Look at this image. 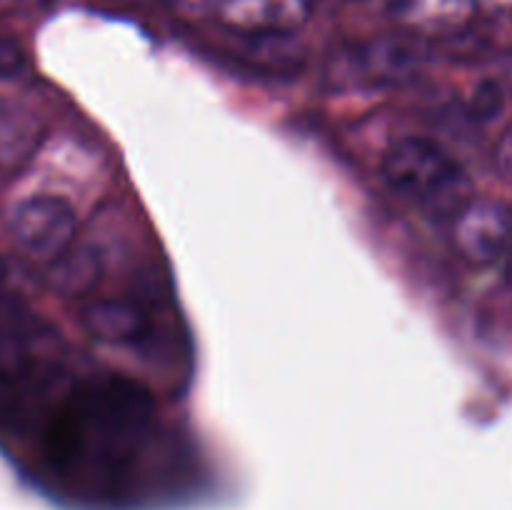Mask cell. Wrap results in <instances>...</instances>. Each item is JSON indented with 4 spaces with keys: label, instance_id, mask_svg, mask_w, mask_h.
<instances>
[{
    "label": "cell",
    "instance_id": "cell-1",
    "mask_svg": "<svg viewBox=\"0 0 512 510\" xmlns=\"http://www.w3.org/2000/svg\"><path fill=\"white\" fill-rule=\"evenodd\" d=\"M148 423V400L128 383H90L65 400L50 425L48 450L58 468L110 475L128 463Z\"/></svg>",
    "mask_w": 512,
    "mask_h": 510
},
{
    "label": "cell",
    "instance_id": "cell-2",
    "mask_svg": "<svg viewBox=\"0 0 512 510\" xmlns=\"http://www.w3.org/2000/svg\"><path fill=\"white\" fill-rule=\"evenodd\" d=\"M383 175L400 198L440 220H453L475 198L465 165L423 135L395 140L383 158Z\"/></svg>",
    "mask_w": 512,
    "mask_h": 510
},
{
    "label": "cell",
    "instance_id": "cell-3",
    "mask_svg": "<svg viewBox=\"0 0 512 510\" xmlns=\"http://www.w3.org/2000/svg\"><path fill=\"white\" fill-rule=\"evenodd\" d=\"M65 348L50 325L25 310L0 313V393L10 400H33L60 373Z\"/></svg>",
    "mask_w": 512,
    "mask_h": 510
},
{
    "label": "cell",
    "instance_id": "cell-4",
    "mask_svg": "<svg viewBox=\"0 0 512 510\" xmlns=\"http://www.w3.org/2000/svg\"><path fill=\"white\" fill-rule=\"evenodd\" d=\"M8 230L13 243L28 258L53 265L73 250L78 238V213L60 195H30L13 208Z\"/></svg>",
    "mask_w": 512,
    "mask_h": 510
},
{
    "label": "cell",
    "instance_id": "cell-5",
    "mask_svg": "<svg viewBox=\"0 0 512 510\" xmlns=\"http://www.w3.org/2000/svg\"><path fill=\"white\" fill-rule=\"evenodd\" d=\"M455 248L475 265L503 260L512 240V208L498 198L475 195L453 218Z\"/></svg>",
    "mask_w": 512,
    "mask_h": 510
},
{
    "label": "cell",
    "instance_id": "cell-6",
    "mask_svg": "<svg viewBox=\"0 0 512 510\" xmlns=\"http://www.w3.org/2000/svg\"><path fill=\"white\" fill-rule=\"evenodd\" d=\"M215 13L240 35H293L310 18V0H218Z\"/></svg>",
    "mask_w": 512,
    "mask_h": 510
},
{
    "label": "cell",
    "instance_id": "cell-7",
    "mask_svg": "<svg viewBox=\"0 0 512 510\" xmlns=\"http://www.w3.org/2000/svg\"><path fill=\"white\" fill-rule=\"evenodd\" d=\"M80 320H83L85 330L93 338L110 345L135 343L148 330V315H145V310L130 303V300L120 298L93 300V303L83 308Z\"/></svg>",
    "mask_w": 512,
    "mask_h": 510
},
{
    "label": "cell",
    "instance_id": "cell-8",
    "mask_svg": "<svg viewBox=\"0 0 512 510\" xmlns=\"http://www.w3.org/2000/svg\"><path fill=\"white\" fill-rule=\"evenodd\" d=\"M45 128L30 110L0 103V170L13 173L23 168L43 143Z\"/></svg>",
    "mask_w": 512,
    "mask_h": 510
},
{
    "label": "cell",
    "instance_id": "cell-9",
    "mask_svg": "<svg viewBox=\"0 0 512 510\" xmlns=\"http://www.w3.org/2000/svg\"><path fill=\"white\" fill-rule=\"evenodd\" d=\"M100 273V263L95 253L80 248L70 250L63 258L50 265V285L63 295H80L95 283Z\"/></svg>",
    "mask_w": 512,
    "mask_h": 510
},
{
    "label": "cell",
    "instance_id": "cell-10",
    "mask_svg": "<svg viewBox=\"0 0 512 510\" xmlns=\"http://www.w3.org/2000/svg\"><path fill=\"white\" fill-rule=\"evenodd\" d=\"M28 65L23 48L15 40L0 35V78H18Z\"/></svg>",
    "mask_w": 512,
    "mask_h": 510
},
{
    "label": "cell",
    "instance_id": "cell-11",
    "mask_svg": "<svg viewBox=\"0 0 512 510\" xmlns=\"http://www.w3.org/2000/svg\"><path fill=\"white\" fill-rule=\"evenodd\" d=\"M498 160H500V165H503L505 170H510V173H512V125L508 130H505L503 138H500Z\"/></svg>",
    "mask_w": 512,
    "mask_h": 510
},
{
    "label": "cell",
    "instance_id": "cell-12",
    "mask_svg": "<svg viewBox=\"0 0 512 510\" xmlns=\"http://www.w3.org/2000/svg\"><path fill=\"white\" fill-rule=\"evenodd\" d=\"M500 263H503V273H505V278H508L510 283H512V240H510L508 250H505V255H503V260H500Z\"/></svg>",
    "mask_w": 512,
    "mask_h": 510
},
{
    "label": "cell",
    "instance_id": "cell-13",
    "mask_svg": "<svg viewBox=\"0 0 512 510\" xmlns=\"http://www.w3.org/2000/svg\"><path fill=\"white\" fill-rule=\"evenodd\" d=\"M5 278V265H3V260H0V280Z\"/></svg>",
    "mask_w": 512,
    "mask_h": 510
},
{
    "label": "cell",
    "instance_id": "cell-14",
    "mask_svg": "<svg viewBox=\"0 0 512 510\" xmlns=\"http://www.w3.org/2000/svg\"><path fill=\"white\" fill-rule=\"evenodd\" d=\"M43 3H53V0H43Z\"/></svg>",
    "mask_w": 512,
    "mask_h": 510
}]
</instances>
